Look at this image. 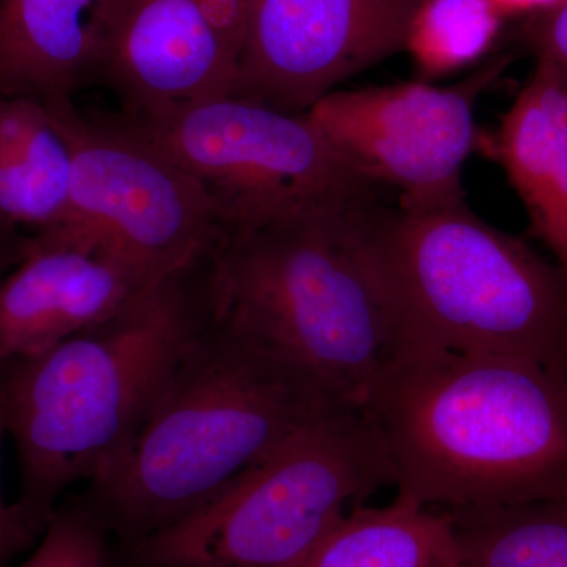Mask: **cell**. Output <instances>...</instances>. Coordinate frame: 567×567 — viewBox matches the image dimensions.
I'll return each mask as SVG.
<instances>
[{"label": "cell", "mask_w": 567, "mask_h": 567, "mask_svg": "<svg viewBox=\"0 0 567 567\" xmlns=\"http://www.w3.org/2000/svg\"><path fill=\"white\" fill-rule=\"evenodd\" d=\"M377 200L229 230L212 251L216 316L364 405L394 352L360 237L361 213Z\"/></svg>", "instance_id": "cell-5"}, {"label": "cell", "mask_w": 567, "mask_h": 567, "mask_svg": "<svg viewBox=\"0 0 567 567\" xmlns=\"http://www.w3.org/2000/svg\"><path fill=\"white\" fill-rule=\"evenodd\" d=\"M420 0H251L229 96L306 114L405 50Z\"/></svg>", "instance_id": "cell-10"}, {"label": "cell", "mask_w": 567, "mask_h": 567, "mask_svg": "<svg viewBox=\"0 0 567 567\" xmlns=\"http://www.w3.org/2000/svg\"><path fill=\"white\" fill-rule=\"evenodd\" d=\"M532 39L537 62L557 71L567 84V0L557 10L536 17Z\"/></svg>", "instance_id": "cell-20"}, {"label": "cell", "mask_w": 567, "mask_h": 567, "mask_svg": "<svg viewBox=\"0 0 567 567\" xmlns=\"http://www.w3.org/2000/svg\"><path fill=\"white\" fill-rule=\"evenodd\" d=\"M450 518L395 498L354 507L297 567H461Z\"/></svg>", "instance_id": "cell-16"}, {"label": "cell", "mask_w": 567, "mask_h": 567, "mask_svg": "<svg viewBox=\"0 0 567 567\" xmlns=\"http://www.w3.org/2000/svg\"><path fill=\"white\" fill-rule=\"evenodd\" d=\"M73 156L48 107L0 100V219L41 230L69 219Z\"/></svg>", "instance_id": "cell-15"}, {"label": "cell", "mask_w": 567, "mask_h": 567, "mask_svg": "<svg viewBox=\"0 0 567 567\" xmlns=\"http://www.w3.org/2000/svg\"><path fill=\"white\" fill-rule=\"evenodd\" d=\"M461 567H477V566L470 565V563H466V561H464V559H462Z\"/></svg>", "instance_id": "cell-25"}, {"label": "cell", "mask_w": 567, "mask_h": 567, "mask_svg": "<svg viewBox=\"0 0 567 567\" xmlns=\"http://www.w3.org/2000/svg\"><path fill=\"white\" fill-rule=\"evenodd\" d=\"M458 554L477 567H567V496L516 505L439 507Z\"/></svg>", "instance_id": "cell-17"}, {"label": "cell", "mask_w": 567, "mask_h": 567, "mask_svg": "<svg viewBox=\"0 0 567 567\" xmlns=\"http://www.w3.org/2000/svg\"><path fill=\"white\" fill-rule=\"evenodd\" d=\"M495 58L451 87L421 80L334 91L306 115L365 181L399 193V207L465 199L462 167L481 144L476 104L506 69Z\"/></svg>", "instance_id": "cell-9"}, {"label": "cell", "mask_w": 567, "mask_h": 567, "mask_svg": "<svg viewBox=\"0 0 567 567\" xmlns=\"http://www.w3.org/2000/svg\"><path fill=\"white\" fill-rule=\"evenodd\" d=\"M395 486L390 451L365 405L312 421L215 498L126 544L132 567H297L360 503Z\"/></svg>", "instance_id": "cell-6"}, {"label": "cell", "mask_w": 567, "mask_h": 567, "mask_svg": "<svg viewBox=\"0 0 567 567\" xmlns=\"http://www.w3.org/2000/svg\"><path fill=\"white\" fill-rule=\"evenodd\" d=\"M182 166L241 227L380 199L308 115L218 96L111 118Z\"/></svg>", "instance_id": "cell-7"}, {"label": "cell", "mask_w": 567, "mask_h": 567, "mask_svg": "<svg viewBox=\"0 0 567 567\" xmlns=\"http://www.w3.org/2000/svg\"><path fill=\"white\" fill-rule=\"evenodd\" d=\"M361 246L399 349L509 354L567 375V274L466 200L369 205Z\"/></svg>", "instance_id": "cell-4"}, {"label": "cell", "mask_w": 567, "mask_h": 567, "mask_svg": "<svg viewBox=\"0 0 567 567\" xmlns=\"http://www.w3.org/2000/svg\"><path fill=\"white\" fill-rule=\"evenodd\" d=\"M44 106L73 156L65 224L155 281L196 262L227 234L207 189L162 152L111 121H89L73 102Z\"/></svg>", "instance_id": "cell-8"}, {"label": "cell", "mask_w": 567, "mask_h": 567, "mask_svg": "<svg viewBox=\"0 0 567 567\" xmlns=\"http://www.w3.org/2000/svg\"><path fill=\"white\" fill-rule=\"evenodd\" d=\"M505 20L491 0H420L404 50L417 80H436L481 61Z\"/></svg>", "instance_id": "cell-18"}, {"label": "cell", "mask_w": 567, "mask_h": 567, "mask_svg": "<svg viewBox=\"0 0 567 567\" xmlns=\"http://www.w3.org/2000/svg\"><path fill=\"white\" fill-rule=\"evenodd\" d=\"M496 10L505 18L518 17V14H540L550 13L561 7L566 0H491Z\"/></svg>", "instance_id": "cell-22"}, {"label": "cell", "mask_w": 567, "mask_h": 567, "mask_svg": "<svg viewBox=\"0 0 567 567\" xmlns=\"http://www.w3.org/2000/svg\"><path fill=\"white\" fill-rule=\"evenodd\" d=\"M347 405L364 404L215 315L132 446L78 506L106 535L134 543L189 516L287 436Z\"/></svg>", "instance_id": "cell-3"}, {"label": "cell", "mask_w": 567, "mask_h": 567, "mask_svg": "<svg viewBox=\"0 0 567 567\" xmlns=\"http://www.w3.org/2000/svg\"><path fill=\"white\" fill-rule=\"evenodd\" d=\"M125 0H0V100L73 102L102 80Z\"/></svg>", "instance_id": "cell-13"}, {"label": "cell", "mask_w": 567, "mask_h": 567, "mask_svg": "<svg viewBox=\"0 0 567 567\" xmlns=\"http://www.w3.org/2000/svg\"><path fill=\"white\" fill-rule=\"evenodd\" d=\"M251 0H125L102 81L122 114L227 96Z\"/></svg>", "instance_id": "cell-11"}, {"label": "cell", "mask_w": 567, "mask_h": 567, "mask_svg": "<svg viewBox=\"0 0 567 567\" xmlns=\"http://www.w3.org/2000/svg\"><path fill=\"white\" fill-rule=\"evenodd\" d=\"M17 264V260L0 259V282H2V279L6 278L11 270H13V267Z\"/></svg>", "instance_id": "cell-24"}, {"label": "cell", "mask_w": 567, "mask_h": 567, "mask_svg": "<svg viewBox=\"0 0 567 567\" xmlns=\"http://www.w3.org/2000/svg\"><path fill=\"white\" fill-rule=\"evenodd\" d=\"M215 315L210 251L111 319L0 365L7 434L20 465L11 506L31 543L71 486L117 465Z\"/></svg>", "instance_id": "cell-1"}, {"label": "cell", "mask_w": 567, "mask_h": 567, "mask_svg": "<svg viewBox=\"0 0 567 567\" xmlns=\"http://www.w3.org/2000/svg\"><path fill=\"white\" fill-rule=\"evenodd\" d=\"M54 518L62 539L58 567H107L106 532L80 506L59 507Z\"/></svg>", "instance_id": "cell-19"}, {"label": "cell", "mask_w": 567, "mask_h": 567, "mask_svg": "<svg viewBox=\"0 0 567 567\" xmlns=\"http://www.w3.org/2000/svg\"><path fill=\"white\" fill-rule=\"evenodd\" d=\"M156 282L70 224L35 233L0 282V365L111 319Z\"/></svg>", "instance_id": "cell-12"}, {"label": "cell", "mask_w": 567, "mask_h": 567, "mask_svg": "<svg viewBox=\"0 0 567 567\" xmlns=\"http://www.w3.org/2000/svg\"><path fill=\"white\" fill-rule=\"evenodd\" d=\"M528 213L532 230L567 274V84L537 62L488 140Z\"/></svg>", "instance_id": "cell-14"}, {"label": "cell", "mask_w": 567, "mask_h": 567, "mask_svg": "<svg viewBox=\"0 0 567 567\" xmlns=\"http://www.w3.org/2000/svg\"><path fill=\"white\" fill-rule=\"evenodd\" d=\"M395 498L423 507L567 496V375L509 354L399 349L365 395Z\"/></svg>", "instance_id": "cell-2"}, {"label": "cell", "mask_w": 567, "mask_h": 567, "mask_svg": "<svg viewBox=\"0 0 567 567\" xmlns=\"http://www.w3.org/2000/svg\"><path fill=\"white\" fill-rule=\"evenodd\" d=\"M28 237L20 234L18 227L0 219V259L17 260L20 262L24 254Z\"/></svg>", "instance_id": "cell-23"}, {"label": "cell", "mask_w": 567, "mask_h": 567, "mask_svg": "<svg viewBox=\"0 0 567 567\" xmlns=\"http://www.w3.org/2000/svg\"><path fill=\"white\" fill-rule=\"evenodd\" d=\"M7 435L6 415H3L2 399H0V447ZM31 540L22 532L20 522L14 516L13 506L3 499L2 480H0V567L9 566L11 559L20 551L31 546Z\"/></svg>", "instance_id": "cell-21"}]
</instances>
